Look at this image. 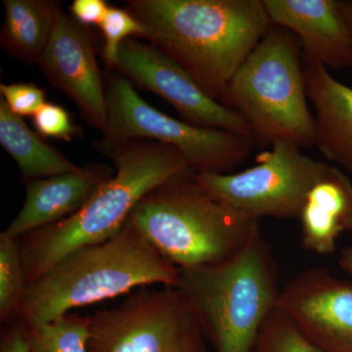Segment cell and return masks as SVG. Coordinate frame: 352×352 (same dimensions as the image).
Segmentation results:
<instances>
[{"label": "cell", "instance_id": "cell-1", "mask_svg": "<svg viewBox=\"0 0 352 352\" xmlns=\"http://www.w3.org/2000/svg\"><path fill=\"white\" fill-rule=\"evenodd\" d=\"M147 43L214 100L271 28L263 0H129Z\"/></svg>", "mask_w": 352, "mask_h": 352}, {"label": "cell", "instance_id": "cell-15", "mask_svg": "<svg viewBox=\"0 0 352 352\" xmlns=\"http://www.w3.org/2000/svg\"><path fill=\"white\" fill-rule=\"evenodd\" d=\"M307 97L314 110L315 146L322 156L352 173V87L327 67L303 55Z\"/></svg>", "mask_w": 352, "mask_h": 352}, {"label": "cell", "instance_id": "cell-23", "mask_svg": "<svg viewBox=\"0 0 352 352\" xmlns=\"http://www.w3.org/2000/svg\"><path fill=\"white\" fill-rule=\"evenodd\" d=\"M32 120L36 131L44 138L61 139L71 142L82 133V129L73 124L69 113L56 104L46 102L32 116Z\"/></svg>", "mask_w": 352, "mask_h": 352}, {"label": "cell", "instance_id": "cell-21", "mask_svg": "<svg viewBox=\"0 0 352 352\" xmlns=\"http://www.w3.org/2000/svg\"><path fill=\"white\" fill-rule=\"evenodd\" d=\"M256 349L258 352H322L278 307L261 328Z\"/></svg>", "mask_w": 352, "mask_h": 352}, {"label": "cell", "instance_id": "cell-7", "mask_svg": "<svg viewBox=\"0 0 352 352\" xmlns=\"http://www.w3.org/2000/svg\"><path fill=\"white\" fill-rule=\"evenodd\" d=\"M106 97L107 124L102 140L145 139L173 146L198 173H228L244 163L256 144L250 136L166 115L146 102L124 76L109 78Z\"/></svg>", "mask_w": 352, "mask_h": 352}, {"label": "cell", "instance_id": "cell-28", "mask_svg": "<svg viewBox=\"0 0 352 352\" xmlns=\"http://www.w3.org/2000/svg\"><path fill=\"white\" fill-rule=\"evenodd\" d=\"M339 263L344 270L352 275V248H347L342 252Z\"/></svg>", "mask_w": 352, "mask_h": 352}, {"label": "cell", "instance_id": "cell-22", "mask_svg": "<svg viewBox=\"0 0 352 352\" xmlns=\"http://www.w3.org/2000/svg\"><path fill=\"white\" fill-rule=\"evenodd\" d=\"M100 27L104 39V61L109 69H117L120 45L131 36L143 38L144 28L126 9L110 7Z\"/></svg>", "mask_w": 352, "mask_h": 352}, {"label": "cell", "instance_id": "cell-24", "mask_svg": "<svg viewBox=\"0 0 352 352\" xmlns=\"http://www.w3.org/2000/svg\"><path fill=\"white\" fill-rule=\"evenodd\" d=\"M0 94L11 112L21 118L32 117L46 103L43 90L31 82L1 83Z\"/></svg>", "mask_w": 352, "mask_h": 352}, {"label": "cell", "instance_id": "cell-12", "mask_svg": "<svg viewBox=\"0 0 352 352\" xmlns=\"http://www.w3.org/2000/svg\"><path fill=\"white\" fill-rule=\"evenodd\" d=\"M277 307L322 352H352L351 284L310 268L281 289Z\"/></svg>", "mask_w": 352, "mask_h": 352}, {"label": "cell", "instance_id": "cell-9", "mask_svg": "<svg viewBox=\"0 0 352 352\" xmlns=\"http://www.w3.org/2000/svg\"><path fill=\"white\" fill-rule=\"evenodd\" d=\"M329 164L302 153L288 141H276L258 164L238 173H198L217 200L249 217L298 219L307 193Z\"/></svg>", "mask_w": 352, "mask_h": 352}, {"label": "cell", "instance_id": "cell-4", "mask_svg": "<svg viewBox=\"0 0 352 352\" xmlns=\"http://www.w3.org/2000/svg\"><path fill=\"white\" fill-rule=\"evenodd\" d=\"M126 222L179 270L222 263L261 235L259 219L217 200L190 168L148 192Z\"/></svg>", "mask_w": 352, "mask_h": 352}, {"label": "cell", "instance_id": "cell-27", "mask_svg": "<svg viewBox=\"0 0 352 352\" xmlns=\"http://www.w3.org/2000/svg\"><path fill=\"white\" fill-rule=\"evenodd\" d=\"M339 4L352 41V0H342L339 1Z\"/></svg>", "mask_w": 352, "mask_h": 352}, {"label": "cell", "instance_id": "cell-8", "mask_svg": "<svg viewBox=\"0 0 352 352\" xmlns=\"http://www.w3.org/2000/svg\"><path fill=\"white\" fill-rule=\"evenodd\" d=\"M206 338L182 292L144 287L89 316L88 352H206Z\"/></svg>", "mask_w": 352, "mask_h": 352}, {"label": "cell", "instance_id": "cell-17", "mask_svg": "<svg viewBox=\"0 0 352 352\" xmlns=\"http://www.w3.org/2000/svg\"><path fill=\"white\" fill-rule=\"evenodd\" d=\"M1 47L27 64H38L51 38L61 4L50 0H3Z\"/></svg>", "mask_w": 352, "mask_h": 352}, {"label": "cell", "instance_id": "cell-3", "mask_svg": "<svg viewBox=\"0 0 352 352\" xmlns=\"http://www.w3.org/2000/svg\"><path fill=\"white\" fill-rule=\"evenodd\" d=\"M179 275V268L126 222L110 239L71 252L29 285L19 319L28 323L50 322L76 308L144 287L176 288Z\"/></svg>", "mask_w": 352, "mask_h": 352}, {"label": "cell", "instance_id": "cell-11", "mask_svg": "<svg viewBox=\"0 0 352 352\" xmlns=\"http://www.w3.org/2000/svg\"><path fill=\"white\" fill-rule=\"evenodd\" d=\"M50 85L76 103L89 126L103 132L107 124V97L94 41L87 27L63 9L38 62Z\"/></svg>", "mask_w": 352, "mask_h": 352}, {"label": "cell", "instance_id": "cell-20", "mask_svg": "<svg viewBox=\"0 0 352 352\" xmlns=\"http://www.w3.org/2000/svg\"><path fill=\"white\" fill-rule=\"evenodd\" d=\"M24 267L15 238L0 234V320L9 325L19 319L27 291Z\"/></svg>", "mask_w": 352, "mask_h": 352}, {"label": "cell", "instance_id": "cell-10", "mask_svg": "<svg viewBox=\"0 0 352 352\" xmlns=\"http://www.w3.org/2000/svg\"><path fill=\"white\" fill-rule=\"evenodd\" d=\"M117 69L129 82L162 97L184 122L254 138L239 113L210 98L179 65L147 41L126 39L120 47Z\"/></svg>", "mask_w": 352, "mask_h": 352}, {"label": "cell", "instance_id": "cell-6", "mask_svg": "<svg viewBox=\"0 0 352 352\" xmlns=\"http://www.w3.org/2000/svg\"><path fill=\"white\" fill-rule=\"evenodd\" d=\"M300 51L295 34L271 25L226 88L221 104L244 118L256 143L315 146Z\"/></svg>", "mask_w": 352, "mask_h": 352}, {"label": "cell", "instance_id": "cell-29", "mask_svg": "<svg viewBox=\"0 0 352 352\" xmlns=\"http://www.w3.org/2000/svg\"><path fill=\"white\" fill-rule=\"evenodd\" d=\"M254 352H258V351H256V349H254Z\"/></svg>", "mask_w": 352, "mask_h": 352}, {"label": "cell", "instance_id": "cell-13", "mask_svg": "<svg viewBox=\"0 0 352 352\" xmlns=\"http://www.w3.org/2000/svg\"><path fill=\"white\" fill-rule=\"evenodd\" d=\"M271 25L295 34L303 55L333 69L352 68V41L337 0H263Z\"/></svg>", "mask_w": 352, "mask_h": 352}, {"label": "cell", "instance_id": "cell-5", "mask_svg": "<svg viewBox=\"0 0 352 352\" xmlns=\"http://www.w3.org/2000/svg\"><path fill=\"white\" fill-rule=\"evenodd\" d=\"M179 270L176 288L214 351L254 352L281 291L276 263L263 236L222 263Z\"/></svg>", "mask_w": 352, "mask_h": 352}, {"label": "cell", "instance_id": "cell-16", "mask_svg": "<svg viewBox=\"0 0 352 352\" xmlns=\"http://www.w3.org/2000/svg\"><path fill=\"white\" fill-rule=\"evenodd\" d=\"M303 248L321 256L332 254L338 238L352 230V183L329 166L309 190L300 217Z\"/></svg>", "mask_w": 352, "mask_h": 352}, {"label": "cell", "instance_id": "cell-14", "mask_svg": "<svg viewBox=\"0 0 352 352\" xmlns=\"http://www.w3.org/2000/svg\"><path fill=\"white\" fill-rule=\"evenodd\" d=\"M113 175L115 168L90 163L72 173L22 182L24 205L3 232L17 239L71 217Z\"/></svg>", "mask_w": 352, "mask_h": 352}, {"label": "cell", "instance_id": "cell-18", "mask_svg": "<svg viewBox=\"0 0 352 352\" xmlns=\"http://www.w3.org/2000/svg\"><path fill=\"white\" fill-rule=\"evenodd\" d=\"M0 144L17 164L21 182L80 168L32 131L23 118L11 112L3 99H0Z\"/></svg>", "mask_w": 352, "mask_h": 352}, {"label": "cell", "instance_id": "cell-19", "mask_svg": "<svg viewBox=\"0 0 352 352\" xmlns=\"http://www.w3.org/2000/svg\"><path fill=\"white\" fill-rule=\"evenodd\" d=\"M23 322L31 352H88L89 316L69 312L50 322Z\"/></svg>", "mask_w": 352, "mask_h": 352}, {"label": "cell", "instance_id": "cell-25", "mask_svg": "<svg viewBox=\"0 0 352 352\" xmlns=\"http://www.w3.org/2000/svg\"><path fill=\"white\" fill-rule=\"evenodd\" d=\"M107 2L104 0H74L69 7L74 19L83 25H100L107 15Z\"/></svg>", "mask_w": 352, "mask_h": 352}, {"label": "cell", "instance_id": "cell-26", "mask_svg": "<svg viewBox=\"0 0 352 352\" xmlns=\"http://www.w3.org/2000/svg\"><path fill=\"white\" fill-rule=\"evenodd\" d=\"M0 352H31L27 329L21 319L6 325L0 340Z\"/></svg>", "mask_w": 352, "mask_h": 352}, {"label": "cell", "instance_id": "cell-2", "mask_svg": "<svg viewBox=\"0 0 352 352\" xmlns=\"http://www.w3.org/2000/svg\"><path fill=\"white\" fill-rule=\"evenodd\" d=\"M94 147L112 161L115 175L76 214L16 239L27 286L71 252L119 233L148 192L189 168L176 148L157 141L100 139Z\"/></svg>", "mask_w": 352, "mask_h": 352}]
</instances>
